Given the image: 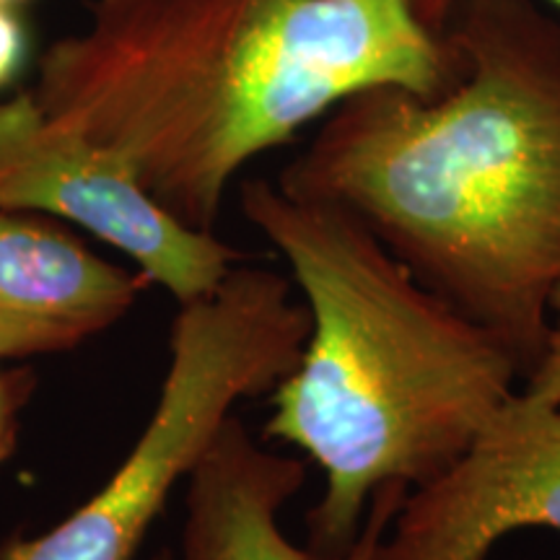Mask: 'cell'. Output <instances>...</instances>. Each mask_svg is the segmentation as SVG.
<instances>
[{"mask_svg": "<svg viewBox=\"0 0 560 560\" xmlns=\"http://www.w3.org/2000/svg\"><path fill=\"white\" fill-rule=\"evenodd\" d=\"M450 39V89L348 96L276 185L361 221L527 376L560 289V24L532 0H457Z\"/></svg>", "mask_w": 560, "mask_h": 560, "instance_id": "cell-1", "label": "cell"}, {"mask_svg": "<svg viewBox=\"0 0 560 560\" xmlns=\"http://www.w3.org/2000/svg\"><path fill=\"white\" fill-rule=\"evenodd\" d=\"M457 0H91L42 55L32 94L128 156L143 185L213 231L262 153L376 86L433 100L459 75Z\"/></svg>", "mask_w": 560, "mask_h": 560, "instance_id": "cell-2", "label": "cell"}, {"mask_svg": "<svg viewBox=\"0 0 560 560\" xmlns=\"http://www.w3.org/2000/svg\"><path fill=\"white\" fill-rule=\"evenodd\" d=\"M240 208L280 252L310 312L262 436L296 446L325 475L306 548L332 560L384 486H425L470 450L520 395L524 371L346 210L268 179L242 182Z\"/></svg>", "mask_w": 560, "mask_h": 560, "instance_id": "cell-3", "label": "cell"}, {"mask_svg": "<svg viewBox=\"0 0 560 560\" xmlns=\"http://www.w3.org/2000/svg\"><path fill=\"white\" fill-rule=\"evenodd\" d=\"M310 335L293 280L236 265L208 296L179 304L153 412L107 482L42 535H11L0 560H138L172 493L210 450L236 405L270 397Z\"/></svg>", "mask_w": 560, "mask_h": 560, "instance_id": "cell-4", "label": "cell"}, {"mask_svg": "<svg viewBox=\"0 0 560 560\" xmlns=\"http://www.w3.org/2000/svg\"><path fill=\"white\" fill-rule=\"evenodd\" d=\"M0 208L86 231L179 304L213 293L244 262L215 231L177 219L128 156L42 109L32 89L0 102Z\"/></svg>", "mask_w": 560, "mask_h": 560, "instance_id": "cell-5", "label": "cell"}, {"mask_svg": "<svg viewBox=\"0 0 560 560\" xmlns=\"http://www.w3.org/2000/svg\"><path fill=\"white\" fill-rule=\"evenodd\" d=\"M527 529L560 532V405L516 395L452 467L410 490L376 560H488Z\"/></svg>", "mask_w": 560, "mask_h": 560, "instance_id": "cell-6", "label": "cell"}, {"mask_svg": "<svg viewBox=\"0 0 560 560\" xmlns=\"http://www.w3.org/2000/svg\"><path fill=\"white\" fill-rule=\"evenodd\" d=\"M149 285L66 223L0 208V363L83 346L125 319Z\"/></svg>", "mask_w": 560, "mask_h": 560, "instance_id": "cell-7", "label": "cell"}, {"mask_svg": "<svg viewBox=\"0 0 560 560\" xmlns=\"http://www.w3.org/2000/svg\"><path fill=\"white\" fill-rule=\"evenodd\" d=\"M304 482V459L270 452L234 412L187 480L182 560H325L280 529V511ZM408 493V486H384L355 542L332 560H376Z\"/></svg>", "mask_w": 560, "mask_h": 560, "instance_id": "cell-8", "label": "cell"}, {"mask_svg": "<svg viewBox=\"0 0 560 560\" xmlns=\"http://www.w3.org/2000/svg\"><path fill=\"white\" fill-rule=\"evenodd\" d=\"M520 397L529 405H560V289L550 301V330L542 355L524 376Z\"/></svg>", "mask_w": 560, "mask_h": 560, "instance_id": "cell-9", "label": "cell"}, {"mask_svg": "<svg viewBox=\"0 0 560 560\" xmlns=\"http://www.w3.org/2000/svg\"><path fill=\"white\" fill-rule=\"evenodd\" d=\"M34 389V376L26 369H3L0 366V467L19 444L21 410L30 400Z\"/></svg>", "mask_w": 560, "mask_h": 560, "instance_id": "cell-10", "label": "cell"}, {"mask_svg": "<svg viewBox=\"0 0 560 560\" xmlns=\"http://www.w3.org/2000/svg\"><path fill=\"white\" fill-rule=\"evenodd\" d=\"M30 55V32L19 9L0 5V91L9 89L24 70Z\"/></svg>", "mask_w": 560, "mask_h": 560, "instance_id": "cell-11", "label": "cell"}, {"mask_svg": "<svg viewBox=\"0 0 560 560\" xmlns=\"http://www.w3.org/2000/svg\"><path fill=\"white\" fill-rule=\"evenodd\" d=\"M26 3H32V0H0V5H5V9H21Z\"/></svg>", "mask_w": 560, "mask_h": 560, "instance_id": "cell-12", "label": "cell"}, {"mask_svg": "<svg viewBox=\"0 0 560 560\" xmlns=\"http://www.w3.org/2000/svg\"><path fill=\"white\" fill-rule=\"evenodd\" d=\"M153 560H177V558H174L172 550H161V552H156V556H153Z\"/></svg>", "mask_w": 560, "mask_h": 560, "instance_id": "cell-13", "label": "cell"}, {"mask_svg": "<svg viewBox=\"0 0 560 560\" xmlns=\"http://www.w3.org/2000/svg\"><path fill=\"white\" fill-rule=\"evenodd\" d=\"M550 3H552V5H558V9H560V0H550Z\"/></svg>", "mask_w": 560, "mask_h": 560, "instance_id": "cell-14", "label": "cell"}]
</instances>
